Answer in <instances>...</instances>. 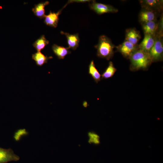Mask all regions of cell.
<instances>
[{"label": "cell", "mask_w": 163, "mask_h": 163, "mask_svg": "<svg viewBox=\"0 0 163 163\" xmlns=\"http://www.w3.org/2000/svg\"><path fill=\"white\" fill-rule=\"evenodd\" d=\"M95 47L97 49V55L99 57L109 60L113 55L115 46L110 39L105 35L99 37L98 43Z\"/></svg>", "instance_id": "6da1fadb"}, {"label": "cell", "mask_w": 163, "mask_h": 163, "mask_svg": "<svg viewBox=\"0 0 163 163\" xmlns=\"http://www.w3.org/2000/svg\"><path fill=\"white\" fill-rule=\"evenodd\" d=\"M129 58L132 67L136 70L147 68L152 62L149 53L139 49L133 53Z\"/></svg>", "instance_id": "7a4b0ae2"}, {"label": "cell", "mask_w": 163, "mask_h": 163, "mask_svg": "<svg viewBox=\"0 0 163 163\" xmlns=\"http://www.w3.org/2000/svg\"><path fill=\"white\" fill-rule=\"evenodd\" d=\"M162 36L158 35L155 36L154 43L148 53L152 61H159L163 57V44Z\"/></svg>", "instance_id": "3957f363"}, {"label": "cell", "mask_w": 163, "mask_h": 163, "mask_svg": "<svg viewBox=\"0 0 163 163\" xmlns=\"http://www.w3.org/2000/svg\"><path fill=\"white\" fill-rule=\"evenodd\" d=\"M89 7L91 9L98 14L106 13H116L118 11L117 9L112 6L97 3L94 1L89 3Z\"/></svg>", "instance_id": "277c9868"}, {"label": "cell", "mask_w": 163, "mask_h": 163, "mask_svg": "<svg viewBox=\"0 0 163 163\" xmlns=\"http://www.w3.org/2000/svg\"><path fill=\"white\" fill-rule=\"evenodd\" d=\"M116 47L124 56L129 58L133 53L139 49L138 45H134L126 40Z\"/></svg>", "instance_id": "5b68a950"}, {"label": "cell", "mask_w": 163, "mask_h": 163, "mask_svg": "<svg viewBox=\"0 0 163 163\" xmlns=\"http://www.w3.org/2000/svg\"><path fill=\"white\" fill-rule=\"evenodd\" d=\"M20 158L19 157L15 154L11 149H5L0 147V163L17 161Z\"/></svg>", "instance_id": "8992f818"}, {"label": "cell", "mask_w": 163, "mask_h": 163, "mask_svg": "<svg viewBox=\"0 0 163 163\" xmlns=\"http://www.w3.org/2000/svg\"><path fill=\"white\" fill-rule=\"evenodd\" d=\"M140 3L143 8L159 12L162 8L163 0H142Z\"/></svg>", "instance_id": "52a82bcc"}, {"label": "cell", "mask_w": 163, "mask_h": 163, "mask_svg": "<svg viewBox=\"0 0 163 163\" xmlns=\"http://www.w3.org/2000/svg\"><path fill=\"white\" fill-rule=\"evenodd\" d=\"M157 12L142 8L139 15V19L142 24L149 21H156Z\"/></svg>", "instance_id": "ba28073f"}, {"label": "cell", "mask_w": 163, "mask_h": 163, "mask_svg": "<svg viewBox=\"0 0 163 163\" xmlns=\"http://www.w3.org/2000/svg\"><path fill=\"white\" fill-rule=\"evenodd\" d=\"M155 40V36L150 34H144V38L138 45L139 49L147 53L153 45Z\"/></svg>", "instance_id": "9c48e42d"}, {"label": "cell", "mask_w": 163, "mask_h": 163, "mask_svg": "<svg viewBox=\"0 0 163 163\" xmlns=\"http://www.w3.org/2000/svg\"><path fill=\"white\" fill-rule=\"evenodd\" d=\"M62 9L56 13L50 11L49 13L46 15L44 18V23L47 25L54 28L58 25L59 15L61 14Z\"/></svg>", "instance_id": "30bf717a"}, {"label": "cell", "mask_w": 163, "mask_h": 163, "mask_svg": "<svg viewBox=\"0 0 163 163\" xmlns=\"http://www.w3.org/2000/svg\"><path fill=\"white\" fill-rule=\"evenodd\" d=\"M125 40L136 45L141 38L139 32L135 28H129L126 31Z\"/></svg>", "instance_id": "8fae6325"}, {"label": "cell", "mask_w": 163, "mask_h": 163, "mask_svg": "<svg viewBox=\"0 0 163 163\" xmlns=\"http://www.w3.org/2000/svg\"><path fill=\"white\" fill-rule=\"evenodd\" d=\"M142 24L144 34L155 36L158 27V23L156 21L147 22Z\"/></svg>", "instance_id": "7c38bea8"}, {"label": "cell", "mask_w": 163, "mask_h": 163, "mask_svg": "<svg viewBox=\"0 0 163 163\" xmlns=\"http://www.w3.org/2000/svg\"><path fill=\"white\" fill-rule=\"evenodd\" d=\"M62 34L64 35L67 39L68 48L73 50H75L78 46L80 39L78 34H72L68 33L61 32Z\"/></svg>", "instance_id": "4fadbf2b"}, {"label": "cell", "mask_w": 163, "mask_h": 163, "mask_svg": "<svg viewBox=\"0 0 163 163\" xmlns=\"http://www.w3.org/2000/svg\"><path fill=\"white\" fill-rule=\"evenodd\" d=\"M68 47L66 48L56 44H54L52 46L53 53L59 59H63L67 55L71 53Z\"/></svg>", "instance_id": "5bb4252c"}, {"label": "cell", "mask_w": 163, "mask_h": 163, "mask_svg": "<svg viewBox=\"0 0 163 163\" xmlns=\"http://www.w3.org/2000/svg\"><path fill=\"white\" fill-rule=\"evenodd\" d=\"M49 3L48 1L40 3L35 5L32 9V11L34 15L40 19L44 18L45 14V7Z\"/></svg>", "instance_id": "9a60e30c"}, {"label": "cell", "mask_w": 163, "mask_h": 163, "mask_svg": "<svg viewBox=\"0 0 163 163\" xmlns=\"http://www.w3.org/2000/svg\"><path fill=\"white\" fill-rule=\"evenodd\" d=\"M32 58L35 61L37 66H41L44 64L47 63L49 59L53 58V57H48L45 56L40 52L37 51L32 55Z\"/></svg>", "instance_id": "2e32d148"}, {"label": "cell", "mask_w": 163, "mask_h": 163, "mask_svg": "<svg viewBox=\"0 0 163 163\" xmlns=\"http://www.w3.org/2000/svg\"><path fill=\"white\" fill-rule=\"evenodd\" d=\"M88 73L97 83L101 80V75L95 67L93 60L91 62L89 65Z\"/></svg>", "instance_id": "e0dca14e"}, {"label": "cell", "mask_w": 163, "mask_h": 163, "mask_svg": "<svg viewBox=\"0 0 163 163\" xmlns=\"http://www.w3.org/2000/svg\"><path fill=\"white\" fill-rule=\"evenodd\" d=\"M49 43L45 36L42 35L33 43V46L37 51L40 52Z\"/></svg>", "instance_id": "ac0fdd59"}, {"label": "cell", "mask_w": 163, "mask_h": 163, "mask_svg": "<svg viewBox=\"0 0 163 163\" xmlns=\"http://www.w3.org/2000/svg\"><path fill=\"white\" fill-rule=\"evenodd\" d=\"M116 70L113 62L111 61L110 62L108 66L101 75L102 78L107 79L112 77Z\"/></svg>", "instance_id": "d6986e66"}, {"label": "cell", "mask_w": 163, "mask_h": 163, "mask_svg": "<svg viewBox=\"0 0 163 163\" xmlns=\"http://www.w3.org/2000/svg\"><path fill=\"white\" fill-rule=\"evenodd\" d=\"M88 142L91 144L99 145L100 143V137L99 135L93 131H90L88 133Z\"/></svg>", "instance_id": "ffe728a7"}, {"label": "cell", "mask_w": 163, "mask_h": 163, "mask_svg": "<svg viewBox=\"0 0 163 163\" xmlns=\"http://www.w3.org/2000/svg\"><path fill=\"white\" fill-rule=\"evenodd\" d=\"M89 1H90L87 0H70L68 2V4H69V3H72V2H89Z\"/></svg>", "instance_id": "44dd1931"}]
</instances>
